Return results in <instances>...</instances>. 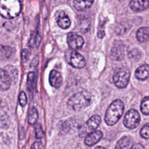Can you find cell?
Returning a JSON list of instances; mask_svg holds the SVG:
<instances>
[{
	"label": "cell",
	"mask_w": 149,
	"mask_h": 149,
	"mask_svg": "<svg viewBox=\"0 0 149 149\" xmlns=\"http://www.w3.org/2000/svg\"><path fill=\"white\" fill-rule=\"evenodd\" d=\"M91 95L89 92L81 91L72 95L67 102V105L72 110L81 111L90 105Z\"/></svg>",
	"instance_id": "6da1fadb"
},
{
	"label": "cell",
	"mask_w": 149,
	"mask_h": 149,
	"mask_svg": "<svg viewBox=\"0 0 149 149\" xmlns=\"http://www.w3.org/2000/svg\"><path fill=\"white\" fill-rule=\"evenodd\" d=\"M22 9L20 0H0V15L5 19L17 16Z\"/></svg>",
	"instance_id": "7a4b0ae2"
},
{
	"label": "cell",
	"mask_w": 149,
	"mask_h": 149,
	"mask_svg": "<svg viewBox=\"0 0 149 149\" xmlns=\"http://www.w3.org/2000/svg\"><path fill=\"white\" fill-rule=\"evenodd\" d=\"M124 111L123 102L119 99L113 101L108 108L105 115V122L107 125L112 126L121 118Z\"/></svg>",
	"instance_id": "3957f363"
},
{
	"label": "cell",
	"mask_w": 149,
	"mask_h": 149,
	"mask_svg": "<svg viewBox=\"0 0 149 149\" xmlns=\"http://www.w3.org/2000/svg\"><path fill=\"white\" fill-rule=\"evenodd\" d=\"M101 120V117L98 115H94L92 116L80 127L79 132L80 137H85L90 133L94 131L100 124Z\"/></svg>",
	"instance_id": "277c9868"
},
{
	"label": "cell",
	"mask_w": 149,
	"mask_h": 149,
	"mask_svg": "<svg viewBox=\"0 0 149 149\" xmlns=\"http://www.w3.org/2000/svg\"><path fill=\"white\" fill-rule=\"evenodd\" d=\"M130 74L125 68H118L114 73L113 80L115 85L119 88H123L128 84Z\"/></svg>",
	"instance_id": "5b68a950"
},
{
	"label": "cell",
	"mask_w": 149,
	"mask_h": 149,
	"mask_svg": "<svg viewBox=\"0 0 149 149\" xmlns=\"http://www.w3.org/2000/svg\"><path fill=\"white\" fill-rule=\"evenodd\" d=\"M140 121V116L137 111L134 109H131L125 114L123 124L130 129H135L139 125Z\"/></svg>",
	"instance_id": "8992f818"
},
{
	"label": "cell",
	"mask_w": 149,
	"mask_h": 149,
	"mask_svg": "<svg viewBox=\"0 0 149 149\" xmlns=\"http://www.w3.org/2000/svg\"><path fill=\"white\" fill-rule=\"evenodd\" d=\"M83 38L75 33H69L67 36V42L70 48L79 49L84 44Z\"/></svg>",
	"instance_id": "52a82bcc"
},
{
	"label": "cell",
	"mask_w": 149,
	"mask_h": 149,
	"mask_svg": "<svg viewBox=\"0 0 149 149\" xmlns=\"http://www.w3.org/2000/svg\"><path fill=\"white\" fill-rule=\"evenodd\" d=\"M125 56V46L120 42L115 44L112 48L111 57L112 59L122 60Z\"/></svg>",
	"instance_id": "ba28073f"
},
{
	"label": "cell",
	"mask_w": 149,
	"mask_h": 149,
	"mask_svg": "<svg viewBox=\"0 0 149 149\" xmlns=\"http://www.w3.org/2000/svg\"><path fill=\"white\" fill-rule=\"evenodd\" d=\"M70 64L75 68L80 69L86 65V61L84 57L76 51H73L70 55Z\"/></svg>",
	"instance_id": "9c48e42d"
},
{
	"label": "cell",
	"mask_w": 149,
	"mask_h": 149,
	"mask_svg": "<svg viewBox=\"0 0 149 149\" xmlns=\"http://www.w3.org/2000/svg\"><path fill=\"white\" fill-rule=\"evenodd\" d=\"M129 7L134 12H141L149 7V0H131Z\"/></svg>",
	"instance_id": "30bf717a"
},
{
	"label": "cell",
	"mask_w": 149,
	"mask_h": 149,
	"mask_svg": "<svg viewBox=\"0 0 149 149\" xmlns=\"http://www.w3.org/2000/svg\"><path fill=\"white\" fill-rule=\"evenodd\" d=\"M102 137V133L100 130H94L85 136L84 143L88 146H93L98 143Z\"/></svg>",
	"instance_id": "8fae6325"
},
{
	"label": "cell",
	"mask_w": 149,
	"mask_h": 149,
	"mask_svg": "<svg viewBox=\"0 0 149 149\" xmlns=\"http://www.w3.org/2000/svg\"><path fill=\"white\" fill-rule=\"evenodd\" d=\"M11 84V79L6 70L0 69V90H8Z\"/></svg>",
	"instance_id": "7c38bea8"
},
{
	"label": "cell",
	"mask_w": 149,
	"mask_h": 149,
	"mask_svg": "<svg viewBox=\"0 0 149 149\" xmlns=\"http://www.w3.org/2000/svg\"><path fill=\"white\" fill-rule=\"evenodd\" d=\"M49 81L52 87L58 88L62 84V77L59 72L56 70H52L49 73Z\"/></svg>",
	"instance_id": "4fadbf2b"
},
{
	"label": "cell",
	"mask_w": 149,
	"mask_h": 149,
	"mask_svg": "<svg viewBox=\"0 0 149 149\" xmlns=\"http://www.w3.org/2000/svg\"><path fill=\"white\" fill-rule=\"evenodd\" d=\"M132 138L130 136H125L118 141L115 146V149H132Z\"/></svg>",
	"instance_id": "5bb4252c"
},
{
	"label": "cell",
	"mask_w": 149,
	"mask_h": 149,
	"mask_svg": "<svg viewBox=\"0 0 149 149\" xmlns=\"http://www.w3.org/2000/svg\"><path fill=\"white\" fill-rule=\"evenodd\" d=\"M135 76L141 80L147 79L149 77V65L144 64L139 66L135 71Z\"/></svg>",
	"instance_id": "9a60e30c"
},
{
	"label": "cell",
	"mask_w": 149,
	"mask_h": 149,
	"mask_svg": "<svg viewBox=\"0 0 149 149\" xmlns=\"http://www.w3.org/2000/svg\"><path fill=\"white\" fill-rule=\"evenodd\" d=\"M56 22L58 26L63 29H66L70 25V20L68 16L63 12H60L56 17Z\"/></svg>",
	"instance_id": "2e32d148"
},
{
	"label": "cell",
	"mask_w": 149,
	"mask_h": 149,
	"mask_svg": "<svg viewBox=\"0 0 149 149\" xmlns=\"http://www.w3.org/2000/svg\"><path fill=\"white\" fill-rule=\"evenodd\" d=\"M136 38L140 42H144L149 40V27H140L136 33Z\"/></svg>",
	"instance_id": "e0dca14e"
},
{
	"label": "cell",
	"mask_w": 149,
	"mask_h": 149,
	"mask_svg": "<svg viewBox=\"0 0 149 149\" xmlns=\"http://www.w3.org/2000/svg\"><path fill=\"white\" fill-rule=\"evenodd\" d=\"M94 0H74L73 6L77 10H84L90 8Z\"/></svg>",
	"instance_id": "ac0fdd59"
},
{
	"label": "cell",
	"mask_w": 149,
	"mask_h": 149,
	"mask_svg": "<svg viewBox=\"0 0 149 149\" xmlns=\"http://www.w3.org/2000/svg\"><path fill=\"white\" fill-rule=\"evenodd\" d=\"M10 124L9 116L6 112L0 109V127L2 128H8Z\"/></svg>",
	"instance_id": "d6986e66"
},
{
	"label": "cell",
	"mask_w": 149,
	"mask_h": 149,
	"mask_svg": "<svg viewBox=\"0 0 149 149\" xmlns=\"http://www.w3.org/2000/svg\"><path fill=\"white\" fill-rule=\"evenodd\" d=\"M13 53V50L12 48L8 46H0V59H9Z\"/></svg>",
	"instance_id": "ffe728a7"
},
{
	"label": "cell",
	"mask_w": 149,
	"mask_h": 149,
	"mask_svg": "<svg viewBox=\"0 0 149 149\" xmlns=\"http://www.w3.org/2000/svg\"><path fill=\"white\" fill-rule=\"evenodd\" d=\"M38 117V113L36 109V108L33 107L29 113V116H28V122L31 125H34L36 123Z\"/></svg>",
	"instance_id": "44dd1931"
},
{
	"label": "cell",
	"mask_w": 149,
	"mask_h": 149,
	"mask_svg": "<svg viewBox=\"0 0 149 149\" xmlns=\"http://www.w3.org/2000/svg\"><path fill=\"white\" fill-rule=\"evenodd\" d=\"M36 76L34 72H30L27 76V86L30 90L32 91L36 86Z\"/></svg>",
	"instance_id": "7402d4cb"
},
{
	"label": "cell",
	"mask_w": 149,
	"mask_h": 149,
	"mask_svg": "<svg viewBox=\"0 0 149 149\" xmlns=\"http://www.w3.org/2000/svg\"><path fill=\"white\" fill-rule=\"evenodd\" d=\"M140 109L141 112L145 115H149V97H144L140 105Z\"/></svg>",
	"instance_id": "603a6c76"
},
{
	"label": "cell",
	"mask_w": 149,
	"mask_h": 149,
	"mask_svg": "<svg viewBox=\"0 0 149 149\" xmlns=\"http://www.w3.org/2000/svg\"><path fill=\"white\" fill-rule=\"evenodd\" d=\"M6 71L8 73L11 79H14L15 77H17V71L15 67L12 66H8L6 68Z\"/></svg>",
	"instance_id": "cb8c5ba5"
},
{
	"label": "cell",
	"mask_w": 149,
	"mask_h": 149,
	"mask_svg": "<svg viewBox=\"0 0 149 149\" xmlns=\"http://www.w3.org/2000/svg\"><path fill=\"white\" fill-rule=\"evenodd\" d=\"M141 136L146 139H149V122L146 124L140 132Z\"/></svg>",
	"instance_id": "d4e9b609"
},
{
	"label": "cell",
	"mask_w": 149,
	"mask_h": 149,
	"mask_svg": "<svg viewBox=\"0 0 149 149\" xmlns=\"http://www.w3.org/2000/svg\"><path fill=\"white\" fill-rule=\"evenodd\" d=\"M19 101L21 106L24 107L26 105L27 103V97L26 94L23 91H22L20 93L19 96Z\"/></svg>",
	"instance_id": "484cf974"
},
{
	"label": "cell",
	"mask_w": 149,
	"mask_h": 149,
	"mask_svg": "<svg viewBox=\"0 0 149 149\" xmlns=\"http://www.w3.org/2000/svg\"><path fill=\"white\" fill-rule=\"evenodd\" d=\"M35 133H36V137L38 139H41L44 136V132L40 125H38L36 126Z\"/></svg>",
	"instance_id": "4316f807"
},
{
	"label": "cell",
	"mask_w": 149,
	"mask_h": 149,
	"mask_svg": "<svg viewBox=\"0 0 149 149\" xmlns=\"http://www.w3.org/2000/svg\"><path fill=\"white\" fill-rule=\"evenodd\" d=\"M129 57L132 59H139L141 55L138 49H132L129 52Z\"/></svg>",
	"instance_id": "83f0119b"
},
{
	"label": "cell",
	"mask_w": 149,
	"mask_h": 149,
	"mask_svg": "<svg viewBox=\"0 0 149 149\" xmlns=\"http://www.w3.org/2000/svg\"><path fill=\"white\" fill-rule=\"evenodd\" d=\"M29 57V52L27 49H24L22 51V61L25 62L27 61L28 58Z\"/></svg>",
	"instance_id": "f1b7e54d"
},
{
	"label": "cell",
	"mask_w": 149,
	"mask_h": 149,
	"mask_svg": "<svg viewBox=\"0 0 149 149\" xmlns=\"http://www.w3.org/2000/svg\"><path fill=\"white\" fill-rule=\"evenodd\" d=\"M42 144L40 142H35L33 144L31 149H41Z\"/></svg>",
	"instance_id": "f546056e"
},
{
	"label": "cell",
	"mask_w": 149,
	"mask_h": 149,
	"mask_svg": "<svg viewBox=\"0 0 149 149\" xmlns=\"http://www.w3.org/2000/svg\"><path fill=\"white\" fill-rule=\"evenodd\" d=\"M132 149H146V148L140 143H137L133 145Z\"/></svg>",
	"instance_id": "4dcf8cb0"
},
{
	"label": "cell",
	"mask_w": 149,
	"mask_h": 149,
	"mask_svg": "<svg viewBox=\"0 0 149 149\" xmlns=\"http://www.w3.org/2000/svg\"><path fill=\"white\" fill-rule=\"evenodd\" d=\"M94 149H107V148H105V147H102V146H97Z\"/></svg>",
	"instance_id": "1f68e13d"
},
{
	"label": "cell",
	"mask_w": 149,
	"mask_h": 149,
	"mask_svg": "<svg viewBox=\"0 0 149 149\" xmlns=\"http://www.w3.org/2000/svg\"><path fill=\"white\" fill-rule=\"evenodd\" d=\"M1 99H0V104H1Z\"/></svg>",
	"instance_id": "d6a6232c"
}]
</instances>
